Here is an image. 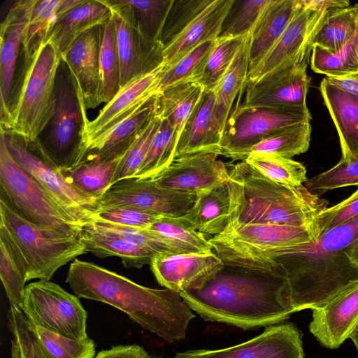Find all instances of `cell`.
Instances as JSON below:
<instances>
[{
	"label": "cell",
	"mask_w": 358,
	"mask_h": 358,
	"mask_svg": "<svg viewBox=\"0 0 358 358\" xmlns=\"http://www.w3.org/2000/svg\"><path fill=\"white\" fill-rule=\"evenodd\" d=\"M346 252L351 261L358 266V240L346 250Z\"/></svg>",
	"instance_id": "94428289"
},
{
	"label": "cell",
	"mask_w": 358,
	"mask_h": 358,
	"mask_svg": "<svg viewBox=\"0 0 358 358\" xmlns=\"http://www.w3.org/2000/svg\"><path fill=\"white\" fill-rule=\"evenodd\" d=\"M310 59L306 57L285 65L262 80L245 85L244 102L241 105L273 108L307 106L306 96L310 84L307 66Z\"/></svg>",
	"instance_id": "9a60e30c"
},
{
	"label": "cell",
	"mask_w": 358,
	"mask_h": 358,
	"mask_svg": "<svg viewBox=\"0 0 358 358\" xmlns=\"http://www.w3.org/2000/svg\"><path fill=\"white\" fill-rule=\"evenodd\" d=\"M138 29L147 38L160 41L173 0H127ZM161 42V41H160Z\"/></svg>",
	"instance_id": "7bdbcfd3"
},
{
	"label": "cell",
	"mask_w": 358,
	"mask_h": 358,
	"mask_svg": "<svg viewBox=\"0 0 358 358\" xmlns=\"http://www.w3.org/2000/svg\"><path fill=\"white\" fill-rule=\"evenodd\" d=\"M312 310L310 333L322 346L338 348L358 324V280Z\"/></svg>",
	"instance_id": "44dd1931"
},
{
	"label": "cell",
	"mask_w": 358,
	"mask_h": 358,
	"mask_svg": "<svg viewBox=\"0 0 358 358\" xmlns=\"http://www.w3.org/2000/svg\"><path fill=\"white\" fill-rule=\"evenodd\" d=\"M213 0H173L167 16L161 43L173 41Z\"/></svg>",
	"instance_id": "681fc988"
},
{
	"label": "cell",
	"mask_w": 358,
	"mask_h": 358,
	"mask_svg": "<svg viewBox=\"0 0 358 358\" xmlns=\"http://www.w3.org/2000/svg\"><path fill=\"white\" fill-rule=\"evenodd\" d=\"M358 215V189L340 203L327 208L317 217L315 228L320 237L327 230L341 224Z\"/></svg>",
	"instance_id": "11a10c76"
},
{
	"label": "cell",
	"mask_w": 358,
	"mask_h": 358,
	"mask_svg": "<svg viewBox=\"0 0 358 358\" xmlns=\"http://www.w3.org/2000/svg\"><path fill=\"white\" fill-rule=\"evenodd\" d=\"M311 120L307 106L248 107L238 104L227 121L220 155L244 150L281 129Z\"/></svg>",
	"instance_id": "8fae6325"
},
{
	"label": "cell",
	"mask_w": 358,
	"mask_h": 358,
	"mask_svg": "<svg viewBox=\"0 0 358 358\" xmlns=\"http://www.w3.org/2000/svg\"><path fill=\"white\" fill-rule=\"evenodd\" d=\"M172 358H304L301 335L291 323L267 327L259 336L227 348L178 352Z\"/></svg>",
	"instance_id": "2e32d148"
},
{
	"label": "cell",
	"mask_w": 358,
	"mask_h": 358,
	"mask_svg": "<svg viewBox=\"0 0 358 358\" xmlns=\"http://www.w3.org/2000/svg\"><path fill=\"white\" fill-rule=\"evenodd\" d=\"M125 154L109 161L83 162L72 169L62 171L77 188L99 200L112 185L117 167Z\"/></svg>",
	"instance_id": "836d02e7"
},
{
	"label": "cell",
	"mask_w": 358,
	"mask_h": 358,
	"mask_svg": "<svg viewBox=\"0 0 358 358\" xmlns=\"http://www.w3.org/2000/svg\"><path fill=\"white\" fill-rule=\"evenodd\" d=\"M80 230L30 222L0 200V242L22 268L27 282L50 280L59 268L87 253Z\"/></svg>",
	"instance_id": "277c9868"
},
{
	"label": "cell",
	"mask_w": 358,
	"mask_h": 358,
	"mask_svg": "<svg viewBox=\"0 0 358 358\" xmlns=\"http://www.w3.org/2000/svg\"><path fill=\"white\" fill-rule=\"evenodd\" d=\"M301 8V0L271 1L250 32L249 71L275 45Z\"/></svg>",
	"instance_id": "83f0119b"
},
{
	"label": "cell",
	"mask_w": 358,
	"mask_h": 358,
	"mask_svg": "<svg viewBox=\"0 0 358 358\" xmlns=\"http://www.w3.org/2000/svg\"><path fill=\"white\" fill-rule=\"evenodd\" d=\"M234 0H213L173 41L164 48V68L169 69L201 43L219 37Z\"/></svg>",
	"instance_id": "cb8c5ba5"
},
{
	"label": "cell",
	"mask_w": 358,
	"mask_h": 358,
	"mask_svg": "<svg viewBox=\"0 0 358 358\" xmlns=\"http://www.w3.org/2000/svg\"><path fill=\"white\" fill-rule=\"evenodd\" d=\"M356 57L358 64V23H357V44H356Z\"/></svg>",
	"instance_id": "e7e4bbea"
},
{
	"label": "cell",
	"mask_w": 358,
	"mask_h": 358,
	"mask_svg": "<svg viewBox=\"0 0 358 358\" xmlns=\"http://www.w3.org/2000/svg\"><path fill=\"white\" fill-rule=\"evenodd\" d=\"M164 69L163 64L154 71L128 83L106 104L94 120H89L83 149L76 166L80 162L87 147L92 142L131 116L151 97L159 93V85Z\"/></svg>",
	"instance_id": "e0dca14e"
},
{
	"label": "cell",
	"mask_w": 358,
	"mask_h": 358,
	"mask_svg": "<svg viewBox=\"0 0 358 358\" xmlns=\"http://www.w3.org/2000/svg\"><path fill=\"white\" fill-rule=\"evenodd\" d=\"M302 8L316 12L343 9L350 6L346 0H301Z\"/></svg>",
	"instance_id": "6f0895ef"
},
{
	"label": "cell",
	"mask_w": 358,
	"mask_h": 358,
	"mask_svg": "<svg viewBox=\"0 0 358 358\" xmlns=\"http://www.w3.org/2000/svg\"><path fill=\"white\" fill-rule=\"evenodd\" d=\"M150 265L162 286L180 294L202 287L224 264L213 252H162L155 255Z\"/></svg>",
	"instance_id": "ac0fdd59"
},
{
	"label": "cell",
	"mask_w": 358,
	"mask_h": 358,
	"mask_svg": "<svg viewBox=\"0 0 358 358\" xmlns=\"http://www.w3.org/2000/svg\"><path fill=\"white\" fill-rule=\"evenodd\" d=\"M91 223L109 232L117 234L129 242L146 249L155 255L162 252H185L172 241L149 229L125 227L98 220Z\"/></svg>",
	"instance_id": "c3c4849f"
},
{
	"label": "cell",
	"mask_w": 358,
	"mask_h": 358,
	"mask_svg": "<svg viewBox=\"0 0 358 358\" xmlns=\"http://www.w3.org/2000/svg\"><path fill=\"white\" fill-rule=\"evenodd\" d=\"M352 185L358 186V155L342 157L334 166L305 182L306 187L318 196L328 191Z\"/></svg>",
	"instance_id": "f6af8a7d"
},
{
	"label": "cell",
	"mask_w": 358,
	"mask_h": 358,
	"mask_svg": "<svg viewBox=\"0 0 358 358\" xmlns=\"http://www.w3.org/2000/svg\"><path fill=\"white\" fill-rule=\"evenodd\" d=\"M250 33L245 38L228 69L216 87L215 94V120L220 132L223 134L233 103L243 92L249 71Z\"/></svg>",
	"instance_id": "4dcf8cb0"
},
{
	"label": "cell",
	"mask_w": 358,
	"mask_h": 358,
	"mask_svg": "<svg viewBox=\"0 0 358 358\" xmlns=\"http://www.w3.org/2000/svg\"><path fill=\"white\" fill-rule=\"evenodd\" d=\"M102 103H108L120 90V64L115 27L111 18L103 25L99 52Z\"/></svg>",
	"instance_id": "8d00e7d4"
},
{
	"label": "cell",
	"mask_w": 358,
	"mask_h": 358,
	"mask_svg": "<svg viewBox=\"0 0 358 358\" xmlns=\"http://www.w3.org/2000/svg\"><path fill=\"white\" fill-rule=\"evenodd\" d=\"M60 60L50 41L41 44L25 73L11 124L6 131L28 142L35 141L43 132L54 113L55 78Z\"/></svg>",
	"instance_id": "8992f818"
},
{
	"label": "cell",
	"mask_w": 358,
	"mask_h": 358,
	"mask_svg": "<svg viewBox=\"0 0 358 358\" xmlns=\"http://www.w3.org/2000/svg\"><path fill=\"white\" fill-rule=\"evenodd\" d=\"M31 325L44 352L49 358L95 357L94 342L89 337L83 340H75L38 325L33 324Z\"/></svg>",
	"instance_id": "b9f144b4"
},
{
	"label": "cell",
	"mask_w": 358,
	"mask_h": 358,
	"mask_svg": "<svg viewBox=\"0 0 358 358\" xmlns=\"http://www.w3.org/2000/svg\"><path fill=\"white\" fill-rule=\"evenodd\" d=\"M86 110L76 80L61 58L55 78L53 115L36 141L62 171L73 168L78 162L89 122Z\"/></svg>",
	"instance_id": "5b68a950"
},
{
	"label": "cell",
	"mask_w": 358,
	"mask_h": 358,
	"mask_svg": "<svg viewBox=\"0 0 358 358\" xmlns=\"http://www.w3.org/2000/svg\"><path fill=\"white\" fill-rule=\"evenodd\" d=\"M0 133L15 161L43 186L76 225L83 228L96 219L99 200L77 188L36 140L28 142L1 128Z\"/></svg>",
	"instance_id": "52a82bcc"
},
{
	"label": "cell",
	"mask_w": 358,
	"mask_h": 358,
	"mask_svg": "<svg viewBox=\"0 0 358 358\" xmlns=\"http://www.w3.org/2000/svg\"><path fill=\"white\" fill-rule=\"evenodd\" d=\"M151 356L138 345H121L100 351L94 358H150Z\"/></svg>",
	"instance_id": "9f6ffc18"
},
{
	"label": "cell",
	"mask_w": 358,
	"mask_h": 358,
	"mask_svg": "<svg viewBox=\"0 0 358 358\" xmlns=\"http://www.w3.org/2000/svg\"><path fill=\"white\" fill-rule=\"evenodd\" d=\"M204 90L198 82H183L170 86L159 94L157 113L169 122L178 138Z\"/></svg>",
	"instance_id": "d6a6232c"
},
{
	"label": "cell",
	"mask_w": 358,
	"mask_h": 358,
	"mask_svg": "<svg viewBox=\"0 0 358 358\" xmlns=\"http://www.w3.org/2000/svg\"><path fill=\"white\" fill-rule=\"evenodd\" d=\"M247 36V35H246ZM218 37L199 82L205 90L213 91L228 69L245 36Z\"/></svg>",
	"instance_id": "bcb514c9"
},
{
	"label": "cell",
	"mask_w": 358,
	"mask_h": 358,
	"mask_svg": "<svg viewBox=\"0 0 358 358\" xmlns=\"http://www.w3.org/2000/svg\"><path fill=\"white\" fill-rule=\"evenodd\" d=\"M358 4L331 10L313 39V45L336 51L344 47L357 30Z\"/></svg>",
	"instance_id": "e575fe53"
},
{
	"label": "cell",
	"mask_w": 358,
	"mask_h": 358,
	"mask_svg": "<svg viewBox=\"0 0 358 358\" xmlns=\"http://www.w3.org/2000/svg\"><path fill=\"white\" fill-rule=\"evenodd\" d=\"M235 208L229 181L198 194L193 206L180 217L187 224L203 234L216 236L231 223Z\"/></svg>",
	"instance_id": "4316f807"
},
{
	"label": "cell",
	"mask_w": 358,
	"mask_h": 358,
	"mask_svg": "<svg viewBox=\"0 0 358 358\" xmlns=\"http://www.w3.org/2000/svg\"><path fill=\"white\" fill-rule=\"evenodd\" d=\"M320 90L337 130L342 157L358 155V96L339 90L325 78Z\"/></svg>",
	"instance_id": "f1b7e54d"
},
{
	"label": "cell",
	"mask_w": 358,
	"mask_h": 358,
	"mask_svg": "<svg viewBox=\"0 0 358 358\" xmlns=\"http://www.w3.org/2000/svg\"><path fill=\"white\" fill-rule=\"evenodd\" d=\"M146 229L172 241L185 252H213V246L204 234L187 224L180 217H164Z\"/></svg>",
	"instance_id": "60d3db41"
},
{
	"label": "cell",
	"mask_w": 358,
	"mask_h": 358,
	"mask_svg": "<svg viewBox=\"0 0 358 358\" xmlns=\"http://www.w3.org/2000/svg\"><path fill=\"white\" fill-rule=\"evenodd\" d=\"M161 121V117L156 113L141 136L122 158L113 179L112 185L135 176L146 157Z\"/></svg>",
	"instance_id": "f907efd6"
},
{
	"label": "cell",
	"mask_w": 358,
	"mask_h": 358,
	"mask_svg": "<svg viewBox=\"0 0 358 358\" xmlns=\"http://www.w3.org/2000/svg\"><path fill=\"white\" fill-rule=\"evenodd\" d=\"M66 282L78 298L119 309L169 343L183 339L189 322L195 317L178 292L142 286L94 263L74 259Z\"/></svg>",
	"instance_id": "7a4b0ae2"
},
{
	"label": "cell",
	"mask_w": 358,
	"mask_h": 358,
	"mask_svg": "<svg viewBox=\"0 0 358 358\" xmlns=\"http://www.w3.org/2000/svg\"><path fill=\"white\" fill-rule=\"evenodd\" d=\"M80 238L87 252L101 258L118 257L126 268H139L150 264L155 255L153 252L92 223L81 229Z\"/></svg>",
	"instance_id": "f546056e"
},
{
	"label": "cell",
	"mask_w": 358,
	"mask_h": 358,
	"mask_svg": "<svg viewBox=\"0 0 358 358\" xmlns=\"http://www.w3.org/2000/svg\"><path fill=\"white\" fill-rule=\"evenodd\" d=\"M225 264L202 287L180 293L203 320L243 329L280 324L295 313L287 273Z\"/></svg>",
	"instance_id": "6da1fadb"
},
{
	"label": "cell",
	"mask_w": 358,
	"mask_h": 358,
	"mask_svg": "<svg viewBox=\"0 0 358 358\" xmlns=\"http://www.w3.org/2000/svg\"><path fill=\"white\" fill-rule=\"evenodd\" d=\"M214 108V92L205 90L180 133L175 158L203 152L220 155L222 134L215 120Z\"/></svg>",
	"instance_id": "d4e9b609"
},
{
	"label": "cell",
	"mask_w": 358,
	"mask_h": 358,
	"mask_svg": "<svg viewBox=\"0 0 358 358\" xmlns=\"http://www.w3.org/2000/svg\"><path fill=\"white\" fill-rule=\"evenodd\" d=\"M111 18V8L105 0H83L55 19L45 41L54 45L62 58L82 34L96 26L104 25Z\"/></svg>",
	"instance_id": "484cf974"
},
{
	"label": "cell",
	"mask_w": 358,
	"mask_h": 358,
	"mask_svg": "<svg viewBox=\"0 0 358 358\" xmlns=\"http://www.w3.org/2000/svg\"><path fill=\"white\" fill-rule=\"evenodd\" d=\"M0 200L30 222L79 227L66 216L43 186L15 161L1 133Z\"/></svg>",
	"instance_id": "ba28073f"
},
{
	"label": "cell",
	"mask_w": 358,
	"mask_h": 358,
	"mask_svg": "<svg viewBox=\"0 0 358 358\" xmlns=\"http://www.w3.org/2000/svg\"><path fill=\"white\" fill-rule=\"evenodd\" d=\"M10 352V358H24L18 343L14 338L11 341Z\"/></svg>",
	"instance_id": "6125c7cd"
},
{
	"label": "cell",
	"mask_w": 358,
	"mask_h": 358,
	"mask_svg": "<svg viewBox=\"0 0 358 358\" xmlns=\"http://www.w3.org/2000/svg\"><path fill=\"white\" fill-rule=\"evenodd\" d=\"M271 0H234L219 37H240L250 33Z\"/></svg>",
	"instance_id": "ee69618b"
},
{
	"label": "cell",
	"mask_w": 358,
	"mask_h": 358,
	"mask_svg": "<svg viewBox=\"0 0 358 358\" xmlns=\"http://www.w3.org/2000/svg\"><path fill=\"white\" fill-rule=\"evenodd\" d=\"M235 208L230 224L287 225L311 230L318 239L315 221L329 202L306 186L273 182L245 161L229 170Z\"/></svg>",
	"instance_id": "3957f363"
},
{
	"label": "cell",
	"mask_w": 358,
	"mask_h": 358,
	"mask_svg": "<svg viewBox=\"0 0 358 358\" xmlns=\"http://www.w3.org/2000/svg\"><path fill=\"white\" fill-rule=\"evenodd\" d=\"M312 127L310 122L300 123L281 129L244 150L229 154L225 157L245 161L252 155H273L292 158L309 148Z\"/></svg>",
	"instance_id": "1f68e13d"
},
{
	"label": "cell",
	"mask_w": 358,
	"mask_h": 358,
	"mask_svg": "<svg viewBox=\"0 0 358 358\" xmlns=\"http://www.w3.org/2000/svg\"><path fill=\"white\" fill-rule=\"evenodd\" d=\"M36 2L15 1L1 24L0 127L6 131L10 127L22 85L17 72L18 59L20 55L28 57L23 45L24 34Z\"/></svg>",
	"instance_id": "7c38bea8"
},
{
	"label": "cell",
	"mask_w": 358,
	"mask_h": 358,
	"mask_svg": "<svg viewBox=\"0 0 358 358\" xmlns=\"http://www.w3.org/2000/svg\"><path fill=\"white\" fill-rule=\"evenodd\" d=\"M103 25L85 32L62 57L73 74L87 109L102 103L99 52Z\"/></svg>",
	"instance_id": "7402d4cb"
},
{
	"label": "cell",
	"mask_w": 358,
	"mask_h": 358,
	"mask_svg": "<svg viewBox=\"0 0 358 358\" xmlns=\"http://www.w3.org/2000/svg\"><path fill=\"white\" fill-rule=\"evenodd\" d=\"M208 241L224 264H231L261 252L315 242L317 238L311 230L302 227L229 224Z\"/></svg>",
	"instance_id": "30bf717a"
},
{
	"label": "cell",
	"mask_w": 358,
	"mask_h": 358,
	"mask_svg": "<svg viewBox=\"0 0 358 358\" xmlns=\"http://www.w3.org/2000/svg\"><path fill=\"white\" fill-rule=\"evenodd\" d=\"M328 83L339 90L358 96V72L339 77H326Z\"/></svg>",
	"instance_id": "680465c9"
},
{
	"label": "cell",
	"mask_w": 358,
	"mask_h": 358,
	"mask_svg": "<svg viewBox=\"0 0 358 358\" xmlns=\"http://www.w3.org/2000/svg\"><path fill=\"white\" fill-rule=\"evenodd\" d=\"M7 321L8 329L18 343L24 358H49L23 312L10 307Z\"/></svg>",
	"instance_id": "f5cc1de1"
},
{
	"label": "cell",
	"mask_w": 358,
	"mask_h": 358,
	"mask_svg": "<svg viewBox=\"0 0 358 358\" xmlns=\"http://www.w3.org/2000/svg\"><path fill=\"white\" fill-rule=\"evenodd\" d=\"M357 40V30L352 38L338 50L331 51L314 45L310 56L312 70L327 77H339L358 72Z\"/></svg>",
	"instance_id": "74e56055"
},
{
	"label": "cell",
	"mask_w": 358,
	"mask_h": 358,
	"mask_svg": "<svg viewBox=\"0 0 358 358\" xmlns=\"http://www.w3.org/2000/svg\"><path fill=\"white\" fill-rule=\"evenodd\" d=\"M110 7L120 64V89L164 64V45L144 36L127 0H105Z\"/></svg>",
	"instance_id": "4fadbf2b"
},
{
	"label": "cell",
	"mask_w": 358,
	"mask_h": 358,
	"mask_svg": "<svg viewBox=\"0 0 358 358\" xmlns=\"http://www.w3.org/2000/svg\"><path fill=\"white\" fill-rule=\"evenodd\" d=\"M214 152H197L174 158L171 164L152 179L161 186L199 194L229 181L225 164Z\"/></svg>",
	"instance_id": "ffe728a7"
},
{
	"label": "cell",
	"mask_w": 358,
	"mask_h": 358,
	"mask_svg": "<svg viewBox=\"0 0 358 358\" xmlns=\"http://www.w3.org/2000/svg\"><path fill=\"white\" fill-rule=\"evenodd\" d=\"M197 196L164 187L152 179L131 178L112 185L99 199L98 209L134 206L164 217H180L193 206Z\"/></svg>",
	"instance_id": "5bb4252c"
},
{
	"label": "cell",
	"mask_w": 358,
	"mask_h": 358,
	"mask_svg": "<svg viewBox=\"0 0 358 358\" xmlns=\"http://www.w3.org/2000/svg\"><path fill=\"white\" fill-rule=\"evenodd\" d=\"M159 93L151 97L131 116L92 142L87 147L79 164L85 162L109 161L124 155L156 115Z\"/></svg>",
	"instance_id": "603a6c76"
},
{
	"label": "cell",
	"mask_w": 358,
	"mask_h": 358,
	"mask_svg": "<svg viewBox=\"0 0 358 358\" xmlns=\"http://www.w3.org/2000/svg\"><path fill=\"white\" fill-rule=\"evenodd\" d=\"M83 0H62L60 6L56 13V18L75 8L82 3ZM55 18V19H56Z\"/></svg>",
	"instance_id": "91938a15"
},
{
	"label": "cell",
	"mask_w": 358,
	"mask_h": 358,
	"mask_svg": "<svg viewBox=\"0 0 358 358\" xmlns=\"http://www.w3.org/2000/svg\"><path fill=\"white\" fill-rule=\"evenodd\" d=\"M329 11L301 8L275 45L248 72L245 85L262 80L313 46V39Z\"/></svg>",
	"instance_id": "d6986e66"
},
{
	"label": "cell",
	"mask_w": 358,
	"mask_h": 358,
	"mask_svg": "<svg viewBox=\"0 0 358 358\" xmlns=\"http://www.w3.org/2000/svg\"><path fill=\"white\" fill-rule=\"evenodd\" d=\"M0 277L10 307L22 312L26 276L6 246L0 242Z\"/></svg>",
	"instance_id": "816d5d0a"
},
{
	"label": "cell",
	"mask_w": 358,
	"mask_h": 358,
	"mask_svg": "<svg viewBox=\"0 0 358 358\" xmlns=\"http://www.w3.org/2000/svg\"><path fill=\"white\" fill-rule=\"evenodd\" d=\"M62 0H37L26 27L23 45L28 57L32 59L56 18Z\"/></svg>",
	"instance_id": "7dc6e473"
},
{
	"label": "cell",
	"mask_w": 358,
	"mask_h": 358,
	"mask_svg": "<svg viewBox=\"0 0 358 358\" xmlns=\"http://www.w3.org/2000/svg\"><path fill=\"white\" fill-rule=\"evenodd\" d=\"M150 358H155V357H151Z\"/></svg>",
	"instance_id": "03108f58"
},
{
	"label": "cell",
	"mask_w": 358,
	"mask_h": 358,
	"mask_svg": "<svg viewBox=\"0 0 358 358\" xmlns=\"http://www.w3.org/2000/svg\"><path fill=\"white\" fill-rule=\"evenodd\" d=\"M164 217L153 211L137 207L116 206L98 209L94 220L145 229Z\"/></svg>",
	"instance_id": "db71d44e"
},
{
	"label": "cell",
	"mask_w": 358,
	"mask_h": 358,
	"mask_svg": "<svg viewBox=\"0 0 358 358\" xmlns=\"http://www.w3.org/2000/svg\"><path fill=\"white\" fill-rule=\"evenodd\" d=\"M22 312L31 324L47 330L75 340L88 337L87 314L79 299L50 280L26 286Z\"/></svg>",
	"instance_id": "9c48e42d"
},
{
	"label": "cell",
	"mask_w": 358,
	"mask_h": 358,
	"mask_svg": "<svg viewBox=\"0 0 358 358\" xmlns=\"http://www.w3.org/2000/svg\"><path fill=\"white\" fill-rule=\"evenodd\" d=\"M146 157L134 178H153L166 169L175 158L178 141L176 132L169 122L161 118Z\"/></svg>",
	"instance_id": "d590c367"
},
{
	"label": "cell",
	"mask_w": 358,
	"mask_h": 358,
	"mask_svg": "<svg viewBox=\"0 0 358 358\" xmlns=\"http://www.w3.org/2000/svg\"><path fill=\"white\" fill-rule=\"evenodd\" d=\"M215 44V40L206 41L169 69H164L159 85V92L173 85L183 82H199L208 59Z\"/></svg>",
	"instance_id": "ab89813d"
},
{
	"label": "cell",
	"mask_w": 358,
	"mask_h": 358,
	"mask_svg": "<svg viewBox=\"0 0 358 358\" xmlns=\"http://www.w3.org/2000/svg\"><path fill=\"white\" fill-rule=\"evenodd\" d=\"M245 162L264 177L278 183L298 186L308 180L304 165L290 158L261 155L250 156Z\"/></svg>",
	"instance_id": "f35d334b"
},
{
	"label": "cell",
	"mask_w": 358,
	"mask_h": 358,
	"mask_svg": "<svg viewBox=\"0 0 358 358\" xmlns=\"http://www.w3.org/2000/svg\"><path fill=\"white\" fill-rule=\"evenodd\" d=\"M350 338L356 347L358 358V324H357L353 331L350 334Z\"/></svg>",
	"instance_id": "be15d7a7"
}]
</instances>
